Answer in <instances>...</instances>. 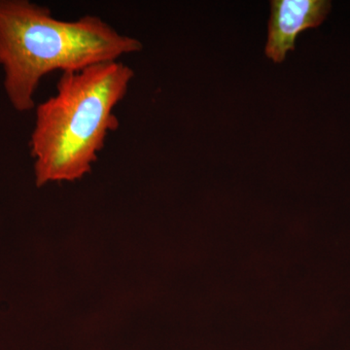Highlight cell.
<instances>
[{"label": "cell", "mask_w": 350, "mask_h": 350, "mask_svg": "<svg viewBox=\"0 0 350 350\" xmlns=\"http://www.w3.org/2000/svg\"><path fill=\"white\" fill-rule=\"evenodd\" d=\"M142 50L138 39L96 16L64 21L29 0H0V66L7 98L18 112L36 107L34 96L46 75L120 61Z\"/></svg>", "instance_id": "1"}, {"label": "cell", "mask_w": 350, "mask_h": 350, "mask_svg": "<svg viewBox=\"0 0 350 350\" xmlns=\"http://www.w3.org/2000/svg\"><path fill=\"white\" fill-rule=\"evenodd\" d=\"M325 0H273L269 23L266 55L275 63L284 61L295 50L299 34L322 24L330 11Z\"/></svg>", "instance_id": "3"}, {"label": "cell", "mask_w": 350, "mask_h": 350, "mask_svg": "<svg viewBox=\"0 0 350 350\" xmlns=\"http://www.w3.org/2000/svg\"><path fill=\"white\" fill-rule=\"evenodd\" d=\"M133 77L121 61L62 73L56 94L36 107L29 139L38 187L91 172L108 135L118 129L114 110Z\"/></svg>", "instance_id": "2"}]
</instances>
